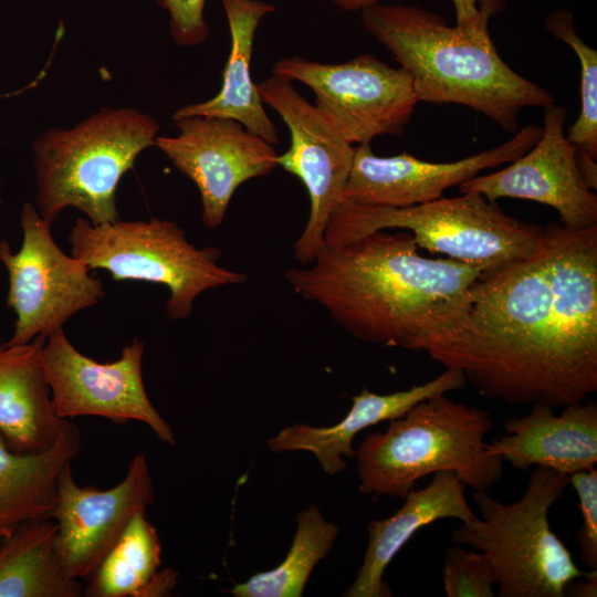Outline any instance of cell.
<instances>
[{
  "mask_svg": "<svg viewBox=\"0 0 597 597\" xmlns=\"http://www.w3.org/2000/svg\"><path fill=\"white\" fill-rule=\"evenodd\" d=\"M1 541V540H0Z\"/></svg>",
  "mask_w": 597,
  "mask_h": 597,
  "instance_id": "d6a6232c",
  "label": "cell"
},
{
  "mask_svg": "<svg viewBox=\"0 0 597 597\" xmlns=\"http://www.w3.org/2000/svg\"><path fill=\"white\" fill-rule=\"evenodd\" d=\"M161 566V544L156 528L138 512L91 575L86 597H159L177 583L178 573Z\"/></svg>",
  "mask_w": 597,
  "mask_h": 597,
  "instance_id": "cb8c5ba5",
  "label": "cell"
},
{
  "mask_svg": "<svg viewBox=\"0 0 597 597\" xmlns=\"http://www.w3.org/2000/svg\"><path fill=\"white\" fill-rule=\"evenodd\" d=\"M159 129L139 109L105 107L74 127L41 133L32 144L41 217L52 223L75 208L93 224L118 220L119 181L139 154L155 146Z\"/></svg>",
  "mask_w": 597,
  "mask_h": 597,
  "instance_id": "5b68a950",
  "label": "cell"
},
{
  "mask_svg": "<svg viewBox=\"0 0 597 597\" xmlns=\"http://www.w3.org/2000/svg\"><path fill=\"white\" fill-rule=\"evenodd\" d=\"M22 243L12 252L0 241V263L9 280L7 306L15 314L10 345L48 337L77 312L97 304L103 283L90 268L55 243L51 223L25 202L20 213Z\"/></svg>",
  "mask_w": 597,
  "mask_h": 597,
  "instance_id": "9c48e42d",
  "label": "cell"
},
{
  "mask_svg": "<svg viewBox=\"0 0 597 597\" xmlns=\"http://www.w3.org/2000/svg\"><path fill=\"white\" fill-rule=\"evenodd\" d=\"M542 133L543 127L527 125L496 147L451 163L422 161L408 153L380 157L370 144L357 145L343 200L392 208L437 200L444 190L480 171L514 161L536 144Z\"/></svg>",
  "mask_w": 597,
  "mask_h": 597,
  "instance_id": "2e32d148",
  "label": "cell"
},
{
  "mask_svg": "<svg viewBox=\"0 0 597 597\" xmlns=\"http://www.w3.org/2000/svg\"><path fill=\"white\" fill-rule=\"evenodd\" d=\"M272 74L307 86L315 106L353 145L401 135L419 103L411 75L371 54L338 64L284 57L274 63Z\"/></svg>",
  "mask_w": 597,
  "mask_h": 597,
  "instance_id": "30bf717a",
  "label": "cell"
},
{
  "mask_svg": "<svg viewBox=\"0 0 597 597\" xmlns=\"http://www.w3.org/2000/svg\"><path fill=\"white\" fill-rule=\"evenodd\" d=\"M80 447L78 428L71 421L40 453L13 451L0 432V540L24 522L50 519L59 474L77 457Z\"/></svg>",
  "mask_w": 597,
  "mask_h": 597,
  "instance_id": "7402d4cb",
  "label": "cell"
},
{
  "mask_svg": "<svg viewBox=\"0 0 597 597\" xmlns=\"http://www.w3.org/2000/svg\"><path fill=\"white\" fill-rule=\"evenodd\" d=\"M419 352L507 405L583 402L597 391V226L549 224L532 254L484 270L462 324Z\"/></svg>",
  "mask_w": 597,
  "mask_h": 597,
  "instance_id": "6da1fadb",
  "label": "cell"
},
{
  "mask_svg": "<svg viewBox=\"0 0 597 597\" xmlns=\"http://www.w3.org/2000/svg\"><path fill=\"white\" fill-rule=\"evenodd\" d=\"M410 232H370L324 244L312 263L284 275L293 291L322 306L353 336L418 352L457 329L470 305V289L486 269L419 254Z\"/></svg>",
  "mask_w": 597,
  "mask_h": 597,
  "instance_id": "7a4b0ae2",
  "label": "cell"
},
{
  "mask_svg": "<svg viewBox=\"0 0 597 597\" xmlns=\"http://www.w3.org/2000/svg\"><path fill=\"white\" fill-rule=\"evenodd\" d=\"M568 485V475L537 465L516 502L502 503L488 491H474L482 519L462 523L451 542L483 554L500 597H563L567 583L588 573L577 567L549 526V510Z\"/></svg>",
  "mask_w": 597,
  "mask_h": 597,
  "instance_id": "8992f818",
  "label": "cell"
},
{
  "mask_svg": "<svg viewBox=\"0 0 597 597\" xmlns=\"http://www.w3.org/2000/svg\"><path fill=\"white\" fill-rule=\"evenodd\" d=\"M566 116L564 106H546L536 144L504 169L463 181L460 192L480 193L490 201H536L555 209L562 223L575 230L597 226V196L580 172L576 147L566 137Z\"/></svg>",
  "mask_w": 597,
  "mask_h": 597,
  "instance_id": "9a60e30c",
  "label": "cell"
},
{
  "mask_svg": "<svg viewBox=\"0 0 597 597\" xmlns=\"http://www.w3.org/2000/svg\"><path fill=\"white\" fill-rule=\"evenodd\" d=\"M582 582L573 579L564 588V596L596 597L597 596V569H591L582 577Z\"/></svg>",
  "mask_w": 597,
  "mask_h": 597,
  "instance_id": "f546056e",
  "label": "cell"
},
{
  "mask_svg": "<svg viewBox=\"0 0 597 597\" xmlns=\"http://www.w3.org/2000/svg\"><path fill=\"white\" fill-rule=\"evenodd\" d=\"M169 13V29L176 43L191 46L202 43L209 35L205 19L206 0H157Z\"/></svg>",
  "mask_w": 597,
  "mask_h": 597,
  "instance_id": "f1b7e54d",
  "label": "cell"
},
{
  "mask_svg": "<svg viewBox=\"0 0 597 597\" xmlns=\"http://www.w3.org/2000/svg\"><path fill=\"white\" fill-rule=\"evenodd\" d=\"M546 29L568 44L580 63V113L567 130V139L593 158H597V51L588 46L576 33L570 11L552 12Z\"/></svg>",
  "mask_w": 597,
  "mask_h": 597,
  "instance_id": "484cf974",
  "label": "cell"
},
{
  "mask_svg": "<svg viewBox=\"0 0 597 597\" xmlns=\"http://www.w3.org/2000/svg\"><path fill=\"white\" fill-rule=\"evenodd\" d=\"M176 136H157L155 146L197 187L201 220L221 226L231 198L245 181L277 167L272 144L229 118L185 116L174 119Z\"/></svg>",
  "mask_w": 597,
  "mask_h": 597,
  "instance_id": "4fadbf2b",
  "label": "cell"
},
{
  "mask_svg": "<svg viewBox=\"0 0 597 597\" xmlns=\"http://www.w3.org/2000/svg\"><path fill=\"white\" fill-rule=\"evenodd\" d=\"M45 337L0 343V432L19 453L50 449L69 422L56 416L41 364Z\"/></svg>",
  "mask_w": 597,
  "mask_h": 597,
  "instance_id": "ffe728a7",
  "label": "cell"
},
{
  "mask_svg": "<svg viewBox=\"0 0 597 597\" xmlns=\"http://www.w3.org/2000/svg\"><path fill=\"white\" fill-rule=\"evenodd\" d=\"M443 589L448 597H493L496 580L481 552L450 547L442 567Z\"/></svg>",
  "mask_w": 597,
  "mask_h": 597,
  "instance_id": "4316f807",
  "label": "cell"
},
{
  "mask_svg": "<svg viewBox=\"0 0 597 597\" xmlns=\"http://www.w3.org/2000/svg\"><path fill=\"white\" fill-rule=\"evenodd\" d=\"M392 228L408 230L418 248L484 269L528 256L545 229L506 214L480 193L467 192L401 208L342 200L329 217L324 242L341 244Z\"/></svg>",
  "mask_w": 597,
  "mask_h": 597,
  "instance_id": "52a82bcc",
  "label": "cell"
},
{
  "mask_svg": "<svg viewBox=\"0 0 597 597\" xmlns=\"http://www.w3.org/2000/svg\"><path fill=\"white\" fill-rule=\"evenodd\" d=\"M504 7L480 0L478 15L454 27L417 6L377 3L360 12L365 31L411 75L418 102L464 105L516 133L520 111L545 108L555 97L500 56L489 22Z\"/></svg>",
  "mask_w": 597,
  "mask_h": 597,
  "instance_id": "3957f363",
  "label": "cell"
},
{
  "mask_svg": "<svg viewBox=\"0 0 597 597\" xmlns=\"http://www.w3.org/2000/svg\"><path fill=\"white\" fill-rule=\"evenodd\" d=\"M71 254L92 269L107 271L117 282L163 284L169 290L166 313L179 321L191 315L196 298L247 275L221 266L219 248H196L175 222L153 218L93 224L77 218L69 234Z\"/></svg>",
  "mask_w": 597,
  "mask_h": 597,
  "instance_id": "ba28073f",
  "label": "cell"
},
{
  "mask_svg": "<svg viewBox=\"0 0 597 597\" xmlns=\"http://www.w3.org/2000/svg\"><path fill=\"white\" fill-rule=\"evenodd\" d=\"M145 345L137 337L114 362L98 363L78 352L63 328L50 334L41 349V364L54 411L61 419L95 416L118 423L147 425L165 443L176 444L175 433L150 402L142 362Z\"/></svg>",
  "mask_w": 597,
  "mask_h": 597,
  "instance_id": "7c38bea8",
  "label": "cell"
},
{
  "mask_svg": "<svg viewBox=\"0 0 597 597\" xmlns=\"http://www.w3.org/2000/svg\"><path fill=\"white\" fill-rule=\"evenodd\" d=\"M465 486L451 471L436 472L427 486L409 491L402 506L392 515L370 521L362 566L345 596H392L384 573L416 532L442 519L465 523L475 517L465 498Z\"/></svg>",
  "mask_w": 597,
  "mask_h": 597,
  "instance_id": "d6986e66",
  "label": "cell"
},
{
  "mask_svg": "<svg viewBox=\"0 0 597 597\" xmlns=\"http://www.w3.org/2000/svg\"><path fill=\"white\" fill-rule=\"evenodd\" d=\"M230 32V52L219 92L211 98L185 105L172 119L185 116H211L239 122L268 143L279 142L276 127L264 108L250 72L254 36L260 22L275 11L261 0H221Z\"/></svg>",
  "mask_w": 597,
  "mask_h": 597,
  "instance_id": "44dd1931",
  "label": "cell"
},
{
  "mask_svg": "<svg viewBox=\"0 0 597 597\" xmlns=\"http://www.w3.org/2000/svg\"><path fill=\"white\" fill-rule=\"evenodd\" d=\"M155 491L144 454H136L114 488L81 486L71 462L61 470L50 514L56 523L55 551L73 578L91 577L118 542L132 519L154 503Z\"/></svg>",
  "mask_w": 597,
  "mask_h": 597,
  "instance_id": "5bb4252c",
  "label": "cell"
},
{
  "mask_svg": "<svg viewBox=\"0 0 597 597\" xmlns=\"http://www.w3.org/2000/svg\"><path fill=\"white\" fill-rule=\"evenodd\" d=\"M338 535L334 522L308 505L296 515L290 551L275 568L258 573L229 591L234 597H301L313 568L333 547Z\"/></svg>",
  "mask_w": 597,
  "mask_h": 597,
  "instance_id": "d4e9b609",
  "label": "cell"
},
{
  "mask_svg": "<svg viewBox=\"0 0 597 597\" xmlns=\"http://www.w3.org/2000/svg\"><path fill=\"white\" fill-rule=\"evenodd\" d=\"M256 87L263 103L282 118L290 133V147L277 155V166L297 177L308 195L310 216L293 245L294 259L307 265L325 244L324 232L343 200L355 147L296 91L293 82L272 74Z\"/></svg>",
  "mask_w": 597,
  "mask_h": 597,
  "instance_id": "8fae6325",
  "label": "cell"
},
{
  "mask_svg": "<svg viewBox=\"0 0 597 597\" xmlns=\"http://www.w3.org/2000/svg\"><path fill=\"white\" fill-rule=\"evenodd\" d=\"M452 2L455 8L457 24L472 21L480 11V0H452Z\"/></svg>",
  "mask_w": 597,
  "mask_h": 597,
  "instance_id": "4dcf8cb0",
  "label": "cell"
},
{
  "mask_svg": "<svg viewBox=\"0 0 597 597\" xmlns=\"http://www.w3.org/2000/svg\"><path fill=\"white\" fill-rule=\"evenodd\" d=\"M493 422L483 409L444 395L419 401L385 431L364 437L355 457L364 495L404 500L421 478L451 471L474 491H489L500 480L503 460L489 454L485 437Z\"/></svg>",
  "mask_w": 597,
  "mask_h": 597,
  "instance_id": "277c9868",
  "label": "cell"
},
{
  "mask_svg": "<svg viewBox=\"0 0 597 597\" xmlns=\"http://www.w3.org/2000/svg\"><path fill=\"white\" fill-rule=\"evenodd\" d=\"M462 371L446 368L434 379L407 390L378 395L364 388L352 397L348 413L332 427L295 423L268 440L272 452L307 451L315 455L323 471L335 475L346 470L343 457H355L353 440L364 429L401 417L421 400L460 390L467 385Z\"/></svg>",
  "mask_w": 597,
  "mask_h": 597,
  "instance_id": "ac0fdd59",
  "label": "cell"
},
{
  "mask_svg": "<svg viewBox=\"0 0 597 597\" xmlns=\"http://www.w3.org/2000/svg\"><path fill=\"white\" fill-rule=\"evenodd\" d=\"M338 9L345 12L363 11L364 9L380 3L383 0H329Z\"/></svg>",
  "mask_w": 597,
  "mask_h": 597,
  "instance_id": "1f68e13d",
  "label": "cell"
},
{
  "mask_svg": "<svg viewBox=\"0 0 597 597\" xmlns=\"http://www.w3.org/2000/svg\"><path fill=\"white\" fill-rule=\"evenodd\" d=\"M577 493L582 525L576 533L583 563L597 569V470L595 468L568 475Z\"/></svg>",
  "mask_w": 597,
  "mask_h": 597,
  "instance_id": "83f0119b",
  "label": "cell"
},
{
  "mask_svg": "<svg viewBox=\"0 0 597 597\" xmlns=\"http://www.w3.org/2000/svg\"><path fill=\"white\" fill-rule=\"evenodd\" d=\"M506 434L485 443L517 470L545 467L559 473L595 468L597 462V405L570 404L556 415L553 407L534 404L528 413L503 423Z\"/></svg>",
  "mask_w": 597,
  "mask_h": 597,
  "instance_id": "e0dca14e",
  "label": "cell"
},
{
  "mask_svg": "<svg viewBox=\"0 0 597 597\" xmlns=\"http://www.w3.org/2000/svg\"><path fill=\"white\" fill-rule=\"evenodd\" d=\"M56 523H22L0 541V597H80L83 586L63 569L56 551Z\"/></svg>",
  "mask_w": 597,
  "mask_h": 597,
  "instance_id": "603a6c76",
  "label": "cell"
}]
</instances>
